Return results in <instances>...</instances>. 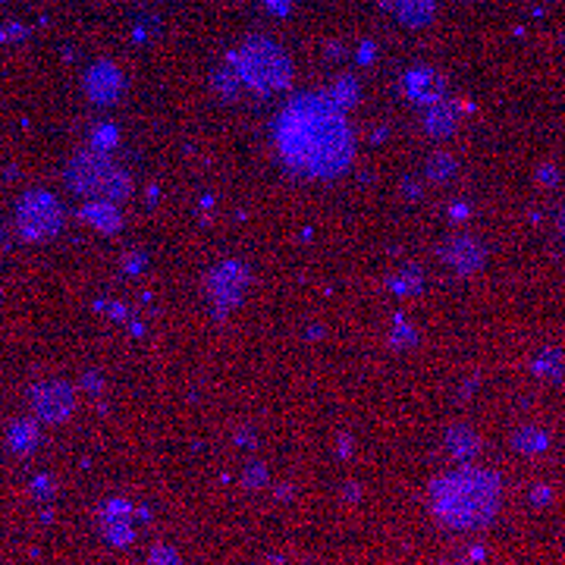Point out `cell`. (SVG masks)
I'll use <instances>...</instances> for the list:
<instances>
[{
    "label": "cell",
    "mask_w": 565,
    "mask_h": 565,
    "mask_svg": "<svg viewBox=\"0 0 565 565\" xmlns=\"http://www.w3.org/2000/svg\"><path fill=\"white\" fill-rule=\"evenodd\" d=\"M277 139L286 161L315 177L340 173L352 154L343 114L321 98L292 104L277 122Z\"/></svg>",
    "instance_id": "6da1fadb"
}]
</instances>
